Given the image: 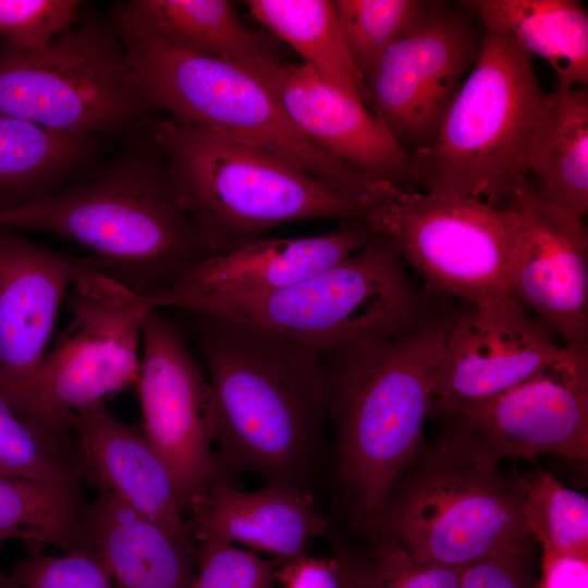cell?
Segmentation results:
<instances>
[{"label":"cell","instance_id":"1","mask_svg":"<svg viewBox=\"0 0 588 588\" xmlns=\"http://www.w3.org/2000/svg\"><path fill=\"white\" fill-rule=\"evenodd\" d=\"M212 441L228 473L304 489L328 417L323 356L259 326L197 315Z\"/></svg>","mask_w":588,"mask_h":588},{"label":"cell","instance_id":"2","mask_svg":"<svg viewBox=\"0 0 588 588\" xmlns=\"http://www.w3.org/2000/svg\"><path fill=\"white\" fill-rule=\"evenodd\" d=\"M458 308L443 304L415 327L323 354L335 463L355 523L369 536L424 442L448 334Z\"/></svg>","mask_w":588,"mask_h":588},{"label":"cell","instance_id":"3","mask_svg":"<svg viewBox=\"0 0 588 588\" xmlns=\"http://www.w3.org/2000/svg\"><path fill=\"white\" fill-rule=\"evenodd\" d=\"M151 126L88 179L0 211V226L49 232L86 248L134 292L149 296L216 255L184 209L152 140Z\"/></svg>","mask_w":588,"mask_h":588},{"label":"cell","instance_id":"4","mask_svg":"<svg viewBox=\"0 0 588 588\" xmlns=\"http://www.w3.org/2000/svg\"><path fill=\"white\" fill-rule=\"evenodd\" d=\"M424 440L397 480L369 540L399 546L415 559L465 567L532 537L524 514L522 476H506L499 458L463 425Z\"/></svg>","mask_w":588,"mask_h":588},{"label":"cell","instance_id":"5","mask_svg":"<svg viewBox=\"0 0 588 588\" xmlns=\"http://www.w3.org/2000/svg\"><path fill=\"white\" fill-rule=\"evenodd\" d=\"M436 296L416 287L393 244L373 233L351 257L280 290L163 291L144 298L156 309L179 308L259 326L323 355L415 327L441 303L443 297Z\"/></svg>","mask_w":588,"mask_h":588},{"label":"cell","instance_id":"6","mask_svg":"<svg viewBox=\"0 0 588 588\" xmlns=\"http://www.w3.org/2000/svg\"><path fill=\"white\" fill-rule=\"evenodd\" d=\"M150 131L177 199L216 255L290 222L365 218L362 201L260 147L172 118Z\"/></svg>","mask_w":588,"mask_h":588},{"label":"cell","instance_id":"7","mask_svg":"<svg viewBox=\"0 0 588 588\" xmlns=\"http://www.w3.org/2000/svg\"><path fill=\"white\" fill-rule=\"evenodd\" d=\"M544 95L531 56L506 30L485 27L480 56L434 138L413 154L412 181L429 194L504 206L527 182Z\"/></svg>","mask_w":588,"mask_h":588},{"label":"cell","instance_id":"8","mask_svg":"<svg viewBox=\"0 0 588 588\" xmlns=\"http://www.w3.org/2000/svg\"><path fill=\"white\" fill-rule=\"evenodd\" d=\"M149 111L218 131L260 147L362 201L381 185L339 161L292 122L271 88L230 63L198 56L150 35L117 30Z\"/></svg>","mask_w":588,"mask_h":588},{"label":"cell","instance_id":"9","mask_svg":"<svg viewBox=\"0 0 588 588\" xmlns=\"http://www.w3.org/2000/svg\"><path fill=\"white\" fill-rule=\"evenodd\" d=\"M150 111L112 23L84 22L37 50L0 44V114L99 138L140 131Z\"/></svg>","mask_w":588,"mask_h":588},{"label":"cell","instance_id":"10","mask_svg":"<svg viewBox=\"0 0 588 588\" xmlns=\"http://www.w3.org/2000/svg\"><path fill=\"white\" fill-rule=\"evenodd\" d=\"M363 221L393 244L431 294L471 305L511 296L507 267L520 221L513 207L388 183Z\"/></svg>","mask_w":588,"mask_h":588},{"label":"cell","instance_id":"11","mask_svg":"<svg viewBox=\"0 0 588 588\" xmlns=\"http://www.w3.org/2000/svg\"><path fill=\"white\" fill-rule=\"evenodd\" d=\"M65 302L68 326L12 403L34 416L69 425L75 412L136 382L143 326L152 307L143 295L100 271L79 277Z\"/></svg>","mask_w":588,"mask_h":588},{"label":"cell","instance_id":"12","mask_svg":"<svg viewBox=\"0 0 588 588\" xmlns=\"http://www.w3.org/2000/svg\"><path fill=\"white\" fill-rule=\"evenodd\" d=\"M485 27L464 2L426 1L363 79V102L412 155L434 138L474 69Z\"/></svg>","mask_w":588,"mask_h":588},{"label":"cell","instance_id":"13","mask_svg":"<svg viewBox=\"0 0 588 588\" xmlns=\"http://www.w3.org/2000/svg\"><path fill=\"white\" fill-rule=\"evenodd\" d=\"M136 383L143 434L166 463L185 514L225 475L213 448L207 376L176 323L156 308L143 326Z\"/></svg>","mask_w":588,"mask_h":588},{"label":"cell","instance_id":"14","mask_svg":"<svg viewBox=\"0 0 588 588\" xmlns=\"http://www.w3.org/2000/svg\"><path fill=\"white\" fill-rule=\"evenodd\" d=\"M432 414L463 425L499 460L554 454L588 457V346L561 364L490 400L439 405Z\"/></svg>","mask_w":588,"mask_h":588},{"label":"cell","instance_id":"15","mask_svg":"<svg viewBox=\"0 0 588 588\" xmlns=\"http://www.w3.org/2000/svg\"><path fill=\"white\" fill-rule=\"evenodd\" d=\"M554 334L511 296L464 303L448 334L434 404L480 403L561 364L577 346L560 345Z\"/></svg>","mask_w":588,"mask_h":588},{"label":"cell","instance_id":"16","mask_svg":"<svg viewBox=\"0 0 588 588\" xmlns=\"http://www.w3.org/2000/svg\"><path fill=\"white\" fill-rule=\"evenodd\" d=\"M519 215L507 267L512 298L564 344L588 346V238L581 215L547 201L527 181L505 201Z\"/></svg>","mask_w":588,"mask_h":588},{"label":"cell","instance_id":"17","mask_svg":"<svg viewBox=\"0 0 588 588\" xmlns=\"http://www.w3.org/2000/svg\"><path fill=\"white\" fill-rule=\"evenodd\" d=\"M105 272L0 226V390L13 401L41 365L59 309L82 275Z\"/></svg>","mask_w":588,"mask_h":588},{"label":"cell","instance_id":"18","mask_svg":"<svg viewBox=\"0 0 588 588\" xmlns=\"http://www.w3.org/2000/svg\"><path fill=\"white\" fill-rule=\"evenodd\" d=\"M271 89L297 128L329 155L373 180L407 187L413 155L362 100L327 84L305 63L289 62Z\"/></svg>","mask_w":588,"mask_h":588},{"label":"cell","instance_id":"19","mask_svg":"<svg viewBox=\"0 0 588 588\" xmlns=\"http://www.w3.org/2000/svg\"><path fill=\"white\" fill-rule=\"evenodd\" d=\"M69 426L81 450L83 480L113 493L171 536L192 539L171 474L143 433L118 419L106 402L75 412Z\"/></svg>","mask_w":588,"mask_h":588},{"label":"cell","instance_id":"20","mask_svg":"<svg viewBox=\"0 0 588 588\" xmlns=\"http://www.w3.org/2000/svg\"><path fill=\"white\" fill-rule=\"evenodd\" d=\"M187 532L194 541L242 543L283 561L298 558L328 532V519L308 490L267 486L237 490L218 480L189 506Z\"/></svg>","mask_w":588,"mask_h":588},{"label":"cell","instance_id":"21","mask_svg":"<svg viewBox=\"0 0 588 588\" xmlns=\"http://www.w3.org/2000/svg\"><path fill=\"white\" fill-rule=\"evenodd\" d=\"M111 17L117 30L150 35L238 66L270 88L289 63L275 38L247 26L228 0H128L118 3Z\"/></svg>","mask_w":588,"mask_h":588},{"label":"cell","instance_id":"22","mask_svg":"<svg viewBox=\"0 0 588 588\" xmlns=\"http://www.w3.org/2000/svg\"><path fill=\"white\" fill-rule=\"evenodd\" d=\"M372 234L364 221H350L322 235L262 236L203 260L164 291L260 293L280 290L345 260L362 249Z\"/></svg>","mask_w":588,"mask_h":588},{"label":"cell","instance_id":"23","mask_svg":"<svg viewBox=\"0 0 588 588\" xmlns=\"http://www.w3.org/2000/svg\"><path fill=\"white\" fill-rule=\"evenodd\" d=\"M84 517L115 588H194V540L171 536L108 491L86 503Z\"/></svg>","mask_w":588,"mask_h":588},{"label":"cell","instance_id":"24","mask_svg":"<svg viewBox=\"0 0 588 588\" xmlns=\"http://www.w3.org/2000/svg\"><path fill=\"white\" fill-rule=\"evenodd\" d=\"M99 138L64 134L0 114V211L83 179Z\"/></svg>","mask_w":588,"mask_h":588},{"label":"cell","instance_id":"25","mask_svg":"<svg viewBox=\"0 0 588 588\" xmlns=\"http://www.w3.org/2000/svg\"><path fill=\"white\" fill-rule=\"evenodd\" d=\"M540 197L584 216L588 209V93L556 85L544 95L528 150Z\"/></svg>","mask_w":588,"mask_h":588},{"label":"cell","instance_id":"26","mask_svg":"<svg viewBox=\"0 0 588 588\" xmlns=\"http://www.w3.org/2000/svg\"><path fill=\"white\" fill-rule=\"evenodd\" d=\"M485 27L506 30L544 59L563 87L588 84V14L577 0L463 1Z\"/></svg>","mask_w":588,"mask_h":588},{"label":"cell","instance_id":"27","mask_svg":"<svg viewBox=\"0 0 588 588\" xmlns=\"http://www.w3.org/2000/svg\"><path fill=\"white\" fill-rule=\"evenodd\" d=\"M82 483L0 475V540H19L39 553L93 548L85 529Z\"/></svg>","mask_w":588,"mask_h":588},{"label":"cell","instance_id":"28","mask_svg":"<svg viewBox=\"0 0 588 588\" xmlns=\"http://www.w3.org/2000/svg\"><path fill=\"white\" fill-rule=\"evenodd\" d=\"M252 16L291 46L327 84L363 101V77L343 42L331 0H248Z\"/></svg>","mask_w":588,"mask_h":588},{"label":"cell","instance_id":"29","mask_svg":"<svg viewBox=\"0 0 588 588\" xmlns=\"http://www.w3.org/2000/svg\"><path fill=\"white\" fill-rule=\"evenodd\" d=\"M0 475L82 483V456L69 425L25 413L0 390Z\"/></svg>","mask_w":588,"mask_h":588},{"label":"cell","instance_id":"30","mask_svg":"<svg viewBox=\"0 0 588 588\" xmlns=\"http://www.w3.org/2000/svg\"><path fill=\"white\" fill-rule=\"evenodd\" d=\"M527 530L542 550L588 556V498L544 470L522 476Z\"/></svg>","mask_w":588,"mask_h":588},{"label":"cell","instance_id":"31","mask_svg":"<svg viewBox=\"0 0 588 588\" xmlns=\"http://www.w3.org/2000/svg\"><path fill=\"white\" fill-rule=\"evenodd\" d=\"M346 588H457L464 567L415 559L399 546L368 540L364 546L335 541Z\"/></svg>","mask_w":588,"mask_h":588},{"label":"cell","instance_id":"32","mask_svg":"<svg viewBox=\"0 0 588 588\" xmlns=\"http://www.w3.org/2000/svg\"><path fill=\"white\" fill-rule=\"evenodd\" d=\"M425 3L421 0L332 1L343 42L363 79L409 28Z\"/></svg>","mask_w":588,"mask_h":588},{"label":"cell","instance_id":"33","mask_svg":"<svg viewBox=\"0 0 588 588\" xmlns=\"http://www.w3.org/2000/svg\"><path fill=\"white\" fill-rule=\"evenodd\" d=\"M283 562L216 539L197 541L194 588H272Z\"/></svg>","mask_w":588,"mask_h":588},{"label":"cell","instance_id":"34","mask_svg":"<svg viewBox=\"0 0 588 588\" xmlns=\"http://www.w3.org/2000/svg\"><path fill=\"white\" fill-rule=\"evenodd\" d=\"M77 0H0V35L24 50H37L68 32L81 16Z\"/></svg>","mask_w":588,"mask_h":588},{"label":"cell","instance_id":"35","mask_svg":"<svg viewBox=\"0 0 588 588\" xmlns=\"http://www.w3.org/2000/svg\"><path fill=\"white\" fill-rule=\"evenodd\" d=\"M21 588H115L109 571L94 548L61 556L33 553L11 574Z\"/></svg>","mask_w":588,"mask_h":588},{"label":"cell","instance_id":"36","mask_svg":"<svg viewBox=\"0 0 588 588\" xmlns=\"http://www.w3.org/2000/svg\"><path fill=\"white\" fill-rule=\"evenodd\" d=\"M532 541L506 547L468 564L457 588H536Z\"/></svg>","mask_w":588,"mask_h":588},{"label":"cell","instance_id":"37","mask_svg":"<svg viewBox=\"0 0 588 588\" xmlns=\"http://www.w3.org/2000/svg\"><path fill=\"white\" fill-rule=\"evenodd\" d=\"M282 588H346L339 556H313L307 553L284 561L277 573Z\"/></svg>","mask_w":588,"mask_h":588},{"label":"cell","instance_id":"38","mask_svg":"<svg viewBox=\"0 0 588 588\" xmlns=\"http://www.w3.org/2000/svg\"><path fill=\"white\" fill-rule=\"evenodd\" d=\"M536 588H588V556L542 550L541 575Z\"/></svg>","mask_w":588,"mask_h":588},{"label":"cell","instance_id":"39","mask_svg":"<svg viewBox=\"0 0 588 588\" xmlns=\"http://www.w3.org/2000/svg\"><path fill=\"white\" fill-rule=\"evenodd\" d=\"M0 588H21L11 575L5 574L0 567Z\"/></svg>","mask_w":588,"mask_h":588}]
</instances>
